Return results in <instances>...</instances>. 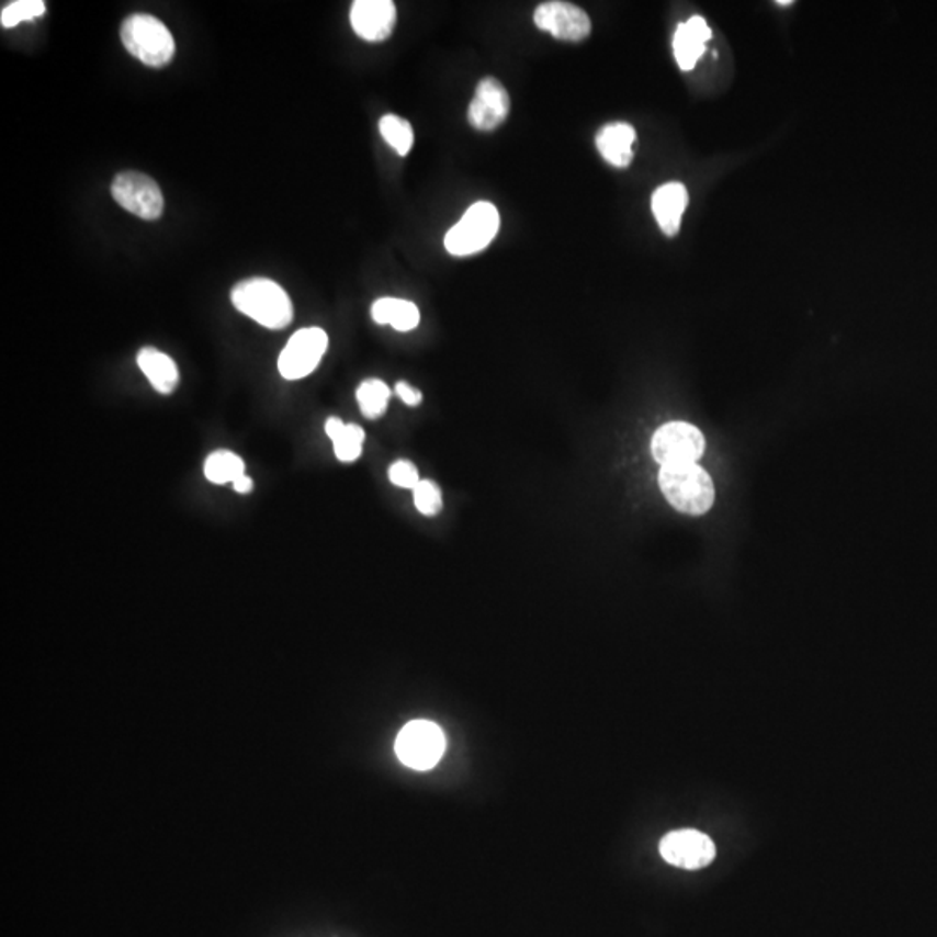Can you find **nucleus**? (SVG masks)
I'll return each mask as SVG.
<instances>
[{"label": "nucleus", "instance_id": "25", "mask_svg": "<svg viewBox=\"0 0 937 937\" xmlns=\"http://www.w3.org/2000/svg\"><path fill=\"white\" fill-rule=\"evenodd\" d=\"M396 394L408 407H417L422 403V393L417 387L410 386L408 382H398L396 384Z\"/></svg>", "mask_w": 937, "mask_h": 937}, {"label": "nucleus", "instance_id": "9", "mask_svg": "<svg viewBox=\"0 0 937 937\" xmlns=\"http://www.w3.org/2000/svg\"><path fill=\"white\" fill-rule=\"evenodd\" d=\"M537 29L542 32H547L557 41L564 42H580L589 37L592 23H590L589 14L585 13L584 9L577 5L563 2V0H552L537 8L533 14Z\"/></svg>", "mask_w": 937, "mask_h": 937}, {"label": "nucleus", "instance_id": "16", "mask_svg": "<svg viewBox=\"0 0 937 937\" xmlns=\"http://www.w3.org/2000/svg\"><path fill=\"white\" fill-rule=\"evenodd\" d=\"M137 366L150 381L151 387L160 394H172L179 384V370L176 361L160 349L146 346L137 353Z\"/></svg>", "mask_w": 937, "mask_h": 937}, {"label": "nucleus", "instance_id": "12", "mask_svg": "<svg viewBox=\"0 0 937 937\" xmlns=\"http://www.w3.org/2000/svg\"><path fill=\"white\" fill-rule=\"evenodd\" d=\"M349 18L358 37L369 42H384L393 34L398 13L391 0H357Z\"/></svg>", "mask_w": 937, "mask_h": 937}, {"label": "nucleus", "instance_id": "6", "mask_svg": "<svg viewBox=\"0 0 937 937\" xmlns=\"http://www.w3.org/2000/svg\"><path fill=\"white\" fill-rule=\"evenodd\" d=\"M705 436L688 422H668L652 438V455L659 465L697 464L705 452Z\"/></svg>", "mask_w": 937, "mask_h": 937}, {"label": "nucleus", "instance_id": "13", "mask_svg": "<svg viewBox=\"0 0 937 937\" xmlns=\"http://www.w3.org/2000/svg\"><path fill=\"white\" fill-rule=\"evenodd\" d=\"M712 37V30L701 16L689 18L677 26L674 35V55L680 70H693L698 59L705 50V44Z\"/></svg>", "mask_w": 937, "mask_h": 937}, {"label": "nucleus", "instance_id": "4", "mask_svg": "<svg viewBox=\"0 0 937 937\" xmlns=\"http://www.w3.org/2000/svg\"><path fill=\"white\" fill-rule=\"evenodd\" d=\"M500 216L489 202H476L465 211L462 219L447 233L444 249L455 258H467L482 252L497 237Z\"/></svg>", "mask_w": 937, "mask_h": 937}, {"label": "nucleus", "instance_id": "23", "mask_svg": "<svg viewBox=\"0 0 937 937\" xmlns=\"http://www.w3.org/2000/svg\"><path fill=\"white\" fill-rule=\"evenodd\" d=\"M414 504L424 516H436L443 509V495L440 486L431 479H420L414 489Z\"/></svg>", "mask_w": 937, "mask_h": 937}, {"label": "nucleus", "instance_id": "18", "mask_svg": "<svg viewBox=\"0 0 937 937\" xmlns=\"http://www.w3.org/2000/svg\"><path fill=\"white\" fill-rule=\"evenodd\" d=\"M325 432L332 440L334 452L340 462H354L360 459L363 443H365V431L357 424H345L339 417H330L325 422Z\"/></svg>", "mask_w": 937, "mask_h": 937}, {"label": "nucleus", "instance_id": "26", "mask_svg": "<svg viewBox=\"0 0 937 937\" xmlns=\"http://www.w3.org/2000/svg\"><path fill=\"white\" fill-rule=\"evenodd\" d=\"M233 488H235V492H238V494H249V492H252L253 489L252 477L244 474V476L238 477L237 482L233 483Z\"/></svg>", "mask_w": 937, "mask_h": 937}, {"label": "nucleus", "instance_id": "17", "mask_svg": "<svg viewBox=\"0 0 937 937\" xmlns=\"http://www.w3.org/2000/svg\"><path fill=\"white\" fill-rule=\"evenodd\" d=\"M372 319L379 325H391L398 332H410L419 325L420 312L411 301L381 297L372 304Z\"/></svg>", "mask_w": 937, "mask_h": 937}, {"label": "nucleus", "instance_id": "11", "mask_svg": "<svg viewBox=\"0 0 937 937\" xmlns=\"http://www.w3.org/2000/svg\"><path fill=\"white\" fill-rule=\"evenodd\" d=\"M509 112V92L503 83L494 77H486L477 83L476 94L468 104L467 112L468 124L473 125L474 129L483 133L495 131L506 122Z\"/></svg>", "mask_w": 937, "mask_h": 937}, {"label": "nucleus", "instance_id": "22", "mask_svg": "<svg viewBox=\"0 0 937 937\" xmlns=\"http://www.w3.org/2000/svg\"><path fill=\"white\" fill-rule=\"evenodd\" d=\"M44 13H46V4L42 0H16L2 9L0 23L4 29H14L21 21L35 20Z\"/></svg>", "mask_w": 937, "mask_h": 937}, {"label": "nucleus", "instance_id": "7", "mask_svg": "<svg viewBox=\"0 0 937 937\" xmlns=\"http://www.w3.org/2000/svg\"><path fill=\"white\" fill-rule=\"evenodd\" d=\"M112 196L116 204L139 219L157 221L162 217L163 193L150 176L134 170L116 174Z\"/></svg>", "mask_w": 937, "mask_h": 937}, {"label": "nucleus", "instance_id": "27", "mask_svg": "<svg viewBox=\"0 0 937 937\" xmlns=\"http://www.w3.org/2000/svg\"><path fill=\"white\" fill-rule=\"evenodd\" d=\"M778 5H792V0H783V2H778Z\"/></svg>", "mask_w": 937, "mask_h": 937}, {"label": "nucleus", "instance_id": "8", "mask_svg": "<svg viewBox=\"0 0 937 937\" xmlns=\"http://www.w3.org/2000/svg\"><path fill=\"white\" fill-rule=\"evenodd\" d=\"M328 336L324 328H301L286 342L279 358L280 375L286 381H300L315 372L327 353Z\"/></svg>", "mask_w": 937, "mask_h": 937}, {"label": "nucleus", "instance_id": "14", "mask_svg": "<svg viewBox=\"0 0 937 937\" xmlns=\"http://www.w3.org/2000/svg\"><path fill=\"white\" fill-rule=\"evenodd\" d=\"M688 207V191L680 183H668L656 188L653 193L652 208L659 229L667 237H676L680 221Z\"/></svg>", "mask_w": 937, "mask_h": 937}, {"label": "nucleus", "instance_id": "3", "mask_svg": "<svg viewBox=\"0 0 937 937\" xmlns=\"http://www.w3.org/2000/svg\"><path fill=\"white\" fill-rule=\"evenodd\" d=\"M122 44L134 58L151 68H163L176 56V42L163 21L151 14L125 18L121 29Z\"/></svg>", "mask_w": 937, "mask_h": 937}, {"label": "nucleus", "instance_id": "19", "mask_svg": "<svg viewBox=\"0 0 937 937\" xmlns=\"http://www.w3.org/2000/svg\"><path fill=\"white\" fill-rule=\"evenodd\" d=\"M204 474L208 482L216 485H226V483H235L238 477L245 474L244 459L237 453L229 450H217L207 456L204 465Z\"/></svg>", "mask_w": 937, "mask_h": 937}, {"label": "nucleus", "instance_id": "10", "mask_svg": "<svg viewBox=\"0 0 937 937\" xmlns=\"http://www.w3.org/2000/svg\"><path fill=\"white\" fill-rule=\"evenodd\" d=\"M659 855L668 865L698 870L709 867L715 858V844L709 835L698 829H676L665 835L659 843Z\"/></svg>", "mask_w": 937, "mask_h": 937}, {"label": "nucleus", "instance_id": "1", "mask_svg": "<svg viewBox=\"0 0 937 937\" xmlns=\"http://www.w3.org/2000/svg\"><path fill=\"white\" fill-rule=\"evenodd\" d=\"M658 485L667 503L682 515H707L715 503L712 477L698 464L662 465Z\"/></svg>", "mask_w": 937, "mask_h": 937}, {"label": "nucleus", "instance_id": "5", "mask_svg": "<svg viewBox=\"0 0 937 937\" xmlns=\"http://www.w3.org/2000/svg\"><path fill=\"white\" fill-rule=\"evenodd\" d=\"M447 747L443 730L436 722L417 719L399 731L394 750L407 768L429 771L440 763Z\"/></svg>", "mask_w": 937, "mask_h": 937}, {"label": "nucleus", "instance_id": "20", "mask_svg": "<svg viewBox=\"0 0 937 937\" xmlns=\"http://www.w3.org/2000/svg\"><path fill=\"white\" fill-rule=\"evenodd\" d=\"M391 390L386 382L379 379H366L361 382L357 391L358 405H360L361 414L365 415L366 419H379L386 411L387 403H390Z\"/></svg>", "mask_w": 937, "mask_h": 937}, {"label": "nucleus", "instance_id": "24", "mask_svg": "<svg viewBox=\"0 0 937 937\" xmlns=\"http://www.w3.org/2000/svg\"><path fill=\"white\" fill-rule=\"evenodd\" d=\"M390 479L393 485L411 489V492L420 483L419 471L410 461L394 462L390 467Z\"/></svg>", "mask_w": 937, "mask_h": 937}, {"label": "nucleus", "instance_id": "15", "mask_svg": "<svg viewBox=\"0 0 937 937\" xmlns=\"http://www.w3.org/2000/svg\"><path fill=\"white\" fill-rule=\"evenodd\" d=\"M635 129L625 122H613L599 131L596 136V146L606 162L613 167L629 166L634 157Z\"/></svg>", "mask_w": 937, "mask_h": 937}, {"label": "nucleus", "instance_id": "21", "mask_svg": "<svg viewBox=\"0 0 937 937\" xmlns=\"http://www.w3.org/2000/svg\"><path fill=\"white\" fill-rule=\"evenodd\" d=\"M379 131H381L384 142L396 154L402 155V157L410 154L415 139L414 127H411L410 122L405 121V118L398 115H384L381 122H379Z\"/></svg>", "mask_w": 937, "mask_h": 937}, {"label": "nucleus", "instance_id": "2", "mask_svg": "<svg viewBox=\"0 0 937 937\" xmlns=\"http://www.w3.org/2000/svg\"><path fill=\"white\" fill-rule=\"evenodd\" d=\"M232 303L241 315L271 330L289 327L294 318L291 297L270 279H249L237 283L233 286Z\"/></svg>", "mask_w": 937, "mask_h": 937}]
</instances>
